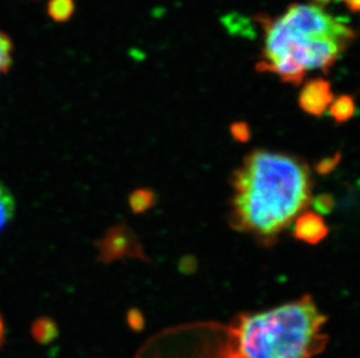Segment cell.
I'll return each instance as SVG.
<instances>
[{"instance_id": "6da1fadb", "label": "cell", "mask_w": 360, "mask_h": 358, "mask_svg": "<svg viewBox=\"0 0 360 358\" xmlns=\"http://www.w3.org/2000/svg\"><path fill=\"white\" fill-rule=\"evenodd\" d=\"M231 226L272 244L311 203L306 163L285 152L255 150L232 175Z\"/></svg>"}, {"instance_id": "7a4b0ae2", "label": "cell", "mask_w": 360, "mask_h": 358, "mask_svg": "<svg viewBox=\"0 0 360 358\" xmlns=\"http://www.w3.org/2000/svg\"><path fill=\"white\" fill-rule=\"evenodd\" d=\"M326 318L313 298L258 313H244L229 327L233 358H313L326 348Z\"/></svg>"}, {"instance_id": "3957f363", "label": "cell", "mask_w": 360, "mask_h": 358, "mask_svg": "<svg viewBox=\"0 0 360 358\" xmlns=\"http://www.w3.org/2000/svg\"><path fill=\"white\" fill-rule=\"evenodd\" d=\"M136 358H233L228 327L191 324L161 331L141 347Z\"/></svg>"}, {"instance_id": "277c9868", "label": "cell", "mask_w": 360, "mask_h": 358, "mask_svg": "<svg viewBox=\"0 0 360 358\" xmlns=\"http://www.w3.org/2000/svg\"><path fill=\"white\" fill-rule=\"evenodd\" d=\"M331 84L324 78L307 81L300 92L299 105L307 114L321 117L333 102Z\"/></svg>"}, {"instance_id": "5b68a950", "label": "cell", "mask_w": 360, "mask_h": 358, "mask_svg": "<svg viewBox=\"0 0 360 358\" xmlns=\"http://www.w3.org/2000/svg\"><path fill=\"white\" fill-rule=\"evenodd\" d=\"M329 234V228L322 216L315 212H303L294 223V237L304 244H319Z\"/></svg>"}, {"instance_id": "8992f818", "label": "cell", "mask_w": 360, "mask_h": 358, "mask_svg": "<svg viewBox=\"0 0 360 358\" xmlns=\"http://www.w3.org/2000/svg\"><path fill=\"white\" fill-rule=\"evenodd\" d=\"M330 114L337 124L350 120L356 112V102L351 95H340L337 99H333L329 107Z\"/></svg>"}, {"instance_id": "52a82bcc", "label": "cell", "mask_w": 360, "mask_h": 358, "mask_svg": "<svg viewBox=\"0 0 360 358\" xmlns=\"http://www.w3.org/2000/svg\"><path fill=\"white\" fill-rule=\"evenodd\" d=\"M48 15L56 22H65L75 12L74 0H49L47 5Z\"/></svg>"}, {"instance_id": "ba28073f", "label": "cell", "mask_w": 360, "mask_h": 358, "mask_svg": "<svg viewBox=\"0 0 360 358\" xmlns=\"http://www.w3.org/2000/svg\"><path fill=\"white\" fill-rule=\"evenodd\" d=\"M15 213V200L10 190L0 182V232L11 223Z\"/></svg>"}, {"instance_id": "9c48e42d", "label": "cell", "mask_w": 360, "mask_h": 358, "mask_svg": "<svg viewBox=\"0 0 360 358\" xmlns=\"http://www.w3.org/2000/svg\"><path fill=\"white\" fill-rule=\"evenodd\" d=\"M14 47L8 35L0 31V77L6 74L13 63Z\"/></svg>"}, {"instance_id": "30bf717a", "label": "cell", "mask_w": 360, "mask_h": 358, "mask_svg": "<svg viewBox=\"0 0 360 358\" xmlns=\"http://www.w3.org/2000/svg\"><path fill=\"white\" fill-rule=\"evenodd\" d=\"M154 194L148 190H139L131 198V205L136 212H143L154 204Z\"/></svg>"}, {"instance_id": "8fae6325", "label": "cell", "mask_w": 360, "mask_h": 358, "mask_svg": "<svg viewBox=\"0 0 360 358\" xmlns=\"http://www.w3.org/2000/svg\"><path fill=\"white\" fill-rule=\"evenodd\" d=\"M231 134L238 142H246L250 139V127L245 122H236L231 126Z\"/></svg>"}, {"instance_id": "7c38bea8", "label": "cell", "mask_w": 360, "mask_h": 358, "mask_svg": "<svg viewBox=\"0 0 360 358\" xmlns=\"http://www.w3.org/2000/svg\"><path fill=\"white\" fill-rule=\"evenodd\" d=\"M314 205L321 213H329L333 208V197L326 196V194L319 196L314 201Z\"/></svg>"}, {"instance_id": "4fadbf2b", "label": "cell", "mask_w": 360, "mask_h": 358, "mask_svg": "<svg viewBox=\"0 0 360 358\" xmlns=\"http://www.w3.org/2000/svg\"><path fill=\"white\" fill-rule=\"evenodd\" d=\"M338 162H340V155H337L336 157L326 159L317 164V171L320 173H328L336 166Z\"/></svg>"}, {"instance_id": "5bb4252c", "label": "cell", "mask_w": 360, "mask_h": 358, "mask_svg": "<svg viewBox=\"0 0 360 358\" xmlns=\"http://www.w3.org/2000/svg\"><path fill=\"white\" fill-rule=\"evenodd\" d=\"M342 3L345 4V6L354 12V13H360V0H340Z\"/></svg>"}, {"instance_id": "9a60e30c", "label": "cell", "mask_w": 360, "mask_h": 358, "mask_svg": "<svg viewBox=\"0 0 360 358\" xmlns=\"http://www.w3.org/2000/svg\"><path fill=\"white\" fill-rule=\"evenodd\" d=\"M311 1H313L311 4H315L317 6L323 7L326 4H329L331 0H311Z\"/></svg>"}]
</instances>
